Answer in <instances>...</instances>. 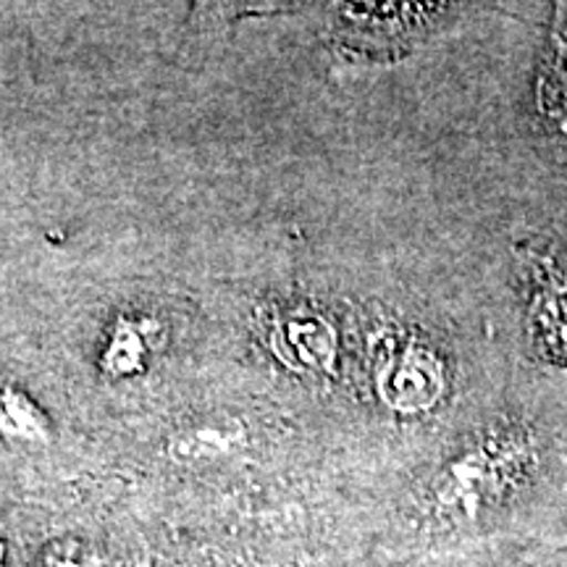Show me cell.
<instances>
[{
  "mask_svg": "<svg viewBox=\"0 0 567 567\" xmlns=\"http://www.w3.org/2000/svg\"><path fill=\"white\" fill-rule=\"evenodd\" d=\"M375 389L396 413H425L444 396L446 368L442 354L408 331H392L381 342Z\"/></svg>",
  "mask_w": 567,
  "mask_h": 567,
  "instance_id": "obj_4",
  "label": "cell"
},
{
  "mask_svg": "<svg viewBox=\"0 0 567 567\" xmlns=\"http://www.w3.org/2000/svg\"><path fill=\"white\" fill-rule=\"evenodd\" d=\"M38 567H101L95 549L87 542H51L38 555Z\"/></svg>",
  "mask_w": 567,
  "mask_h": 567,
  "instance_id": "obj_9",
  "label": "cell"
},
{
  "mask_svg": "<svg viewBox=\"0 0 567 567\" xmlns=\"http://www.w3.org/2000/svg\"><path fill=\"white\" fill-rule=\"evenodd\" d=\"M147 360H151L147 334L137 331V326L122 323L105 347L101 368L109 379H134L147 371Z\"/></svg>",
  "mask_w": 567,
  "mask_h": 567,
  "instance_id": "obj_8",
  "label": "cell"
},
{
  "mask_svg": "<svg viewBox=\"0 0 567 567\" xmlns=\"http://www.w3.org/2000/svg\"><path fill=\"white\" fill-rule=\"evenodd\" d=\"M536 109L551 137L567 145V0H551L536 71Z\"/></svg>",
  "mask_w": 567,
  "mask_h": 567,
  "instance_id": "obj_5",
  "label": "cell"
},
{
  "mask_svg": "<svg viewBox=\"0 0 567 567\" xmlns=\"http://www.w3.org/2000/svg\"><path fill=\"white\" fill-rule=\"evenodd\" d=\"M534 463L526 431L494 429L452 460L439 484V505L476 513L486 499L502 494Z\"/></svg>",
  "mask_w": 567,
  "mask_h": 567,
  "instance_id": "obj_2",
  "label": "cell"
},
{
  "mask_svg": "<svg viewBox=\"0 0 567 567\" xmlns=\"http://www.w3.org/2000/svg\"><path fill=\"white\" fill-rule=\"evenodd\" d=\"M245 0H205V6L213 9V17H221V13H231L237 6H243Z\"/></svg>",
  "mask_w": 567,
  "mask_h": 567,
  "instance_id": "obj_10",
  "label": "cell"
},
{
  "mask_svg": "<svg viewBox=\"0 0 567 567\" xmlns=\"http://www.w3.org/2000/svg\"><path fill=\"white\" fill-rule=\"evenodd\" d=\"M53 423L30 394L11 384H0V439L13 446L40 450L51 444Z\"/></svg>",
  "mask_w": 567,
  "mask_h": 567,
  "instance_id": "obj_7",
  "label": "cell"
},
{
  "mask_svg": "<svg viewBox=\"0 0 567 567\" xmlns=\"http://www.w3.org/2000/svg\"><path fill=\"white\" fill-rule=\"evenodd\" d=\"M526 323L538 350L567 363V258L555 245H517Z\"/></svg>",
  "mask_w": 567,
  "mask_h": 567,
  "instance_id": "obj_3",
  "label": "cell"
},
{
  "mask_svg": "<svg viewBox=\"0 0 567 567\" xmlns=\"http://www.w3.org/2000/svg\"><path fill=\"white\" fill-rule=\"evenodd\" d=\"M471 0H329L347 42L373 61L402 59L463 17Z\"/></svg>",
  "mask_w": 567,
  "mask_h": 567,
  "instance_id": "obj_1",
  "label": "cell"
},
{
  "mask_svg": "<svg viewBox=\"0 0 567 567\" xmlns=\"http://www.w3.org/2000/svg\"><path fill=\"white\" fill-rule=\"evenodd\" d=\"M271 350L295 371L329 373L337 360L334 326L318 313L292 310L271 323Z\"/></svg>",
  "mask_w": 567,
  "mask_h": 567,
  "instance_id": "obj_6",
  "label": "cell"
}]
</instances>
